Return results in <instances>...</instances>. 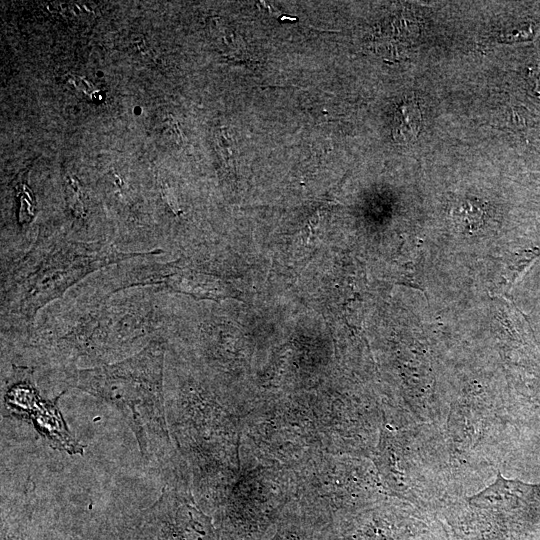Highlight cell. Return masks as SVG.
<instances>
[{
    "instance_id": "1",
    "label": "cell",
    "mask_w": 540,
    "mask_h": 540,
    "mask_svg": "<svg viewBox=\"0 0 540 540\" xmlns=\"http://www.w3.org/2000/svg\"><path fill=\"white\" fill-rule=\"evenodd\" d=\"M164 349L154 341L123 361L79 370L74 386L114 406L133 432L142 457L170 446L162 391Z\"/></svg>"
},
{
    "instance_id": "4",
    "label": "cell",
    "mask_w": 540,
    "mask_h": 540,
    "mask_svg": "<svg viewBox=\"0 0 540 540\" xmlns=\"http://www.w3.org/2000/svg\"><path fill=\"white\" fill-rule=\"evenodd\" d=\"M67 540H86V539L79 538V537H71L70 539H67Z\"/></svg>"
},
{
    "instance_id": "3",
    "label": "cell",
    "mask_w": 540,
    "mask_h": 540,
    "mask_svg": "<svg viewBox=\"0 0 540 540\" xmlns=\"http://www.w3.org/2000/svg\"><path fill=\"white\" fill-rule=\"evenodd\" d=\"M397 131L405 139H414L421 125V113L414 101H407L399 108Z\"/></svg>"
},
{
    "instance_id": "2",
    "label": "cell",
    "mask_w": 540,
    "mask_h": 540,
    "mask_svg": "<svg viewBox=\"0 0 540 540\" xmlns=\"http://www.w3.org/2000/svg\"><path fill=\"white\" fill-rule=\"evenodd\" d=\"M127 532L132 540H221L212 518L172 490L135 515Z\"/></svg>"
}]
</instances>
